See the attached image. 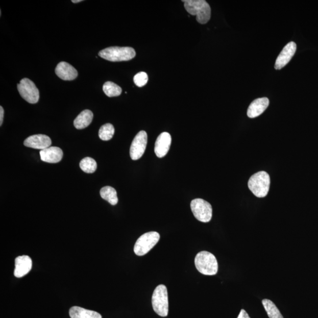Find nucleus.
<instances>
[{
	"label": "nucleus",
	"instance_id": "obj_15",
	"mask_svg": "<svg viewBox=\"0 0 318 318\" xmlns=\"http://www.w3.org/2000/svg\"><path fill=\"white\" fill-rule=\"evenodd\" d=\"M270 101L266 97L259 98L253 101L248 107L247 114L250 118H255L261 115L269 106Z\"/></svg>",
	"mask_w": 318,
	"mask_h": 318
},
{
	"label": "nucleus",
	"instance_id": "obj_8",
	"mask_svg": "<svg viewBox=\"0 0 318 318\" xmlns=\"http://www.w3.org/2000/svg\"><path fill=\"white\" fill-rule=\"evenodd\" d=\"M17 89L21 97L31 104H35L40 99L39 90L32 80L24 78L17 84Z\"/></svg>",
	"mask_w": 318,
	"mask_h": 318
},
{
	"label": "nucleus",
	"instance_id": "obj_18",
	"mask_svg": "<svg viewBox=\"0 0 318 318\" xmlns=\"http://www.w3.org/2000/svg\"><path fill=\"white\" fill-rule=\"evenodd\" d=\"M71 318H102L101 314L79 306H74L69 311Z\"/></svg>",
	"mask_w": 318,
	"mask_h": 318
},
{
	"label": "nucleus",
	"instance_id": "obj_5",
	"mask_svg": "<svg viewBox=\"0 0 318 318\" xmlns=\"http://www.w3.org/2000/svg\"><path fill=\"white\" fill-rule=\"evenodd\" d=\"M152 306L155 312L160 316L166 317L168 313V293L166 286L160 285L153 292Z\"/></svg>",
	"mask_w": 318,
	"mask_h": 318
},
{
	"label": "nucleus",
	"instance_id": "obj_10",
	"mask_svg": "<svg viewBox=\"0 0 318 318\" xmlns=\"http://www.w3.org/2000/svg\"><path fill=\"white\" fill-rule=\"evenodd\" d=\"M297 44L293 41L290 42L285 46L282 52L279 54L275 64L276 70H281L287 64H288L292 59L295 53L297 51Z\"/></svg>",
	"mask_w": 318,
	"mask_h": 318
},
{
	"label": "nucleus",
	"instance_id": "obj_1",
	"mask_svg": "<svg viewBox=\"0 0 318 318\" xmlns=\"http://www.w3.org/2000/svg\"><path fill=\"white\" fill-rule=\"evenodd\" d=\"M187 12L197 15V20L202 25L206 24L211 17V9L205 0H186L182 1Z\"/></svg>",
	"mask_w": 318,
	"mask_h": 318
},
{
	"label": "nucleus",
	"instance_id": "obj_12",
	"mask_svg": "<svg viewBox=\"0 0 318 318\" xmlns=\"http://www.w3.org/2000/svg\"><path fill=\"white\" fill-rule=\"evenodd\" d=\"M24 144L25 146L35 149L44 150L51 147L52 140L51 138L44 135H35L27 138Z\"/></svg>",
	"mask_w": 318,
	"mask_h": 318
},
{
	"label": "nucleus",
	"instance_id": "obj_14",
	"mask_svg": "<svg viewBox=\"0 0 318 318\" xmlns=\"http://www.w3.org/2000/svg\"><path fill=\"white\" fill-rule=\"evenodd\" d=\"M55 72L59 78L66 81L74 80L78 76V72L76 69L71 64L64 61L57 64Z\"/></svg>",
	"mask_w": 318,
	"mask_h": 318
},
{
	"label": "nucleus",
	"instance_id": "obj_27",
	"mask_svg": "<svg viewBox=\"0 0 318 318\" xmlns=\"http://www.w3.org/2000/svg\"><path fill=\"white\" fill-rule=\"evenodd\" d=\"M83 2L82 0H77V1H76V0H72V2L74 3H80V2Z\"/></svg>",
	"mask_w": 318,
	"mask_h": 318
},
{
	"label": "nucleus",
	"instance_id": "obj_22",
	"mask_svg": "<svg viewBox=\"0 0 318 318\" xmlns=\"http://www.w3.org/2000/svg\"><path fill=\"white\" fill-rule=\"evenodd\" d=\"M80 167L81 169L87 174H93L96 170L97 164L96 162L91 158H85L81 160L80 163Z\"/></svg>",
	"mask_w": 318,
	"mask_h": 318
},
{
	"label": "nucleus",
	"instance_id": "obj_4",
	"mask_svg": "<svg viewBox=\"0 0 318 318\" xmlns=\"http://www.w3.org/2000/svg\"><path fill=\"white\" fill-rule=\"evenodd\" d=\"M99 56L103 59L117 62V61H129L135 58V49L130 47H110L102 50Z\"/></svg>",
	"mask_w": 318,
	"mask_h": 318
},
{
	"label": "nucleus",
	"instance_id": "obj_24",
	"mask_svg": "<svg viewBox=\"0 0 318 318\" xmlns=\"http://www.w3.org/2000/svg\"><path fill=\"white\" fill-rule=\"evenodd\" d=\"M148 76L145 72H138L137 75L134 77V82L137 87H143L147 84L148 82Z\"/></svg>",
	"mask_w": 318,
	"mask_h": 318
},
{
	"label": "nucleus",
	"instance_id": "obj_20",
	"mask_svg": "<svg viewBox=\"0 0 318 318\" xmlns=\"http://www.w3.org/2000/svg\"><path fill=\"white\" fill-rule=\"evenodd\" d=\"M103 90L107 96L109 97H117L121 94V88L112 82H107L103 86Z\"/></svg>",
	"mask_w": 318,
	"mask_h": 318
},
{
	"label": "nucleus",
	"instance_id": "obj_19",
	"mask_svg": "<svg viewBox=\"0 0 318 318\" xmlns=\"http://www.w3.org/2000/svg\"><path fill=\"white\" fill-rule=\"evenodd\" d=\"M101 197L108 202L110 204L114 206L117 204L118 198L117 191L113 187L110 186L103 187L100 191Z\"/></svg>",
	"mask_w": 318,
	"mask_h": 318
},
{
	"label": "nucleus",
	"instance_id": "obj_6",
	"mask_svg": "<svg viewBox=\"0 0 318 318\" xmlns=\"http://www.w3.org/2000/svg\"><path fill=\"white\" fill-rule=\"evenodd\" d=\"M160 239L159 233L156 232H149L141 235L136 241L134 247V252L137 256L147 254Z\"/></svg>",
	"mask_w": 318,
	"mask_h": 318
},
{
	"label": "nucleus",
	"instance_id": "obj_2",
	"mask_svg": "<svg viewBox=\"0 0 318 318\" xmlns=\"http://www.w3.org/2000/svg\"><path fill=\"white\" fill-rule=\"evenodd\" d=\"M271 184L270 176L266 172H259L252 175L248 181V187L258 198L266 197Z\"/></svg>",
	"mask_w": 318,
	"mask_h": 318
},
{
	"label": "nucleus",
	"instance_id": "obj_21",
	"mask_svg": "<svg viewBox=\"0 0 318 318\" xmlns=\"http://www.w3.org/2000/svg\"><path fill=\"white\" fill-rule=\"evenodd\" d=\"M262 304L270 318H283L280 311L273 302L269 300H263Z\"/></svg>",
	"mask_w": 318,
	"mask_h": 318
},
{
	"label": "nucleus",
	"instance_id": "obj_13",
	"mask_svg": "<svg viewBox=\"0 0 318 318\" xmlns=\"http://www.w3.org/2000/svg\"><path fill=\"white\" fill-rule=\"evenodd\" d=\"M32 260L29 256H18L15 260L14 276L16 278H22L28 274L32 270Z\"/></svg>",
	"mask_w": 318,
	"mask_h": 318
},
{
	"label": "nucleus",
	"instance_id": "obj_25",
	"mask_svg": "<svg viewBox=\"0 0 318 318\" xmlns=\"http://www.w3.org/2000/svg\"><path fill=\"white\" fill-rule=\"evenodd\" d=\"M237 318H251L248 313L244 309L241 310L239 315Z\"/></svg>",
	"mask_w": 318,
	"mask_h": 318
},
{
	"label": "nucleus",
	"instance_id": "obj_7",
	"mask_svg": "<svg viewBox=\"0 0 318 318\" xmlns=\"http://www.w3.org/2000/svg\"><path fill=\"white\" fill-rule=\"evenodd\" d=\"M190 208L195 218L199 221L207 223L212 219V206L204 199H194L191 202Z\"/></svg>",
	"mask_w": 318,
	"mask_h": 318
},
{
	"label": "nucleus",
	"instance_id": "obj_9",
	"mask_svg": "<svg viewBox=\"0 0 318 318\" xmlns=\"http://www.w3.org/2000/svg\"><path fill=\"white\" fill-rule=\"evenodd\" d=\"M148 135L145 131H140L134 138L130 149V155L133 160H137L142 157L146 148Z\"/></svg>",
	"mask_w": 318,
	"mask_h": 318
},
{
	"label": "nucleus",
	"instance_id": "obj_16",
	"mask_svg": "<svg viewBox=\"0 0 318 318\" xmlns=\"http://www.w3.org/2000/svg\"><path fill=\"white\" fill-rule=\"evenodd\" d=\"M40 158L43 162L50 163H57L63 158L62 150L57 147H49L40 152Z\"/></svg>",
	"mask_w": 318,
	"mask_h": 318
},
{
	"label": "nucleus",
	"instance_id": "obj_17",
	"mask_svg": "<svg viewBox=\"0 0 318 318\" xmlns=\"http://www.w3.org/2000/svg\"><path fill=\"white\" fill-rule=\"evenodd\" d=\"M93 113L89 110H84L80 113L74 121V126L77 129H83L88 127L93 120Z\"/></svg>",
	"mask_w": 318,
	"mask_h": 318
},
{
	"label": "nucleus",
	"instance_id": "obj_26",
	"mask_svg": "<svg viewBox=\"0 0 318 318\" xmlns=\"http://www.w3.org/2000/svg\"><path fill=\"white\" fill-rule=\"evenodd\" d=\"M4 113H5V111L3 108V107H0V125H2L3 122V118H4Z\"/></svg>",
	"mask_w": 318,
	"mask_h": 318
},
{
	"label": "nucleus",
	"instance_id": "obj_11",
	"mask_svg": "<svg viewBox=\"0 0 318 318\" xmlns=\"http://www.w3.org/2000/svg\"><path fill=\"white\" fill-rule=\"evenodd\" d=\"M172 137L169 133L163 132L157 138L155 152L157 157L162 158L167 155L170 147Z\"/></svg>",
	"mask_w": 318,
	"mask_h": 318
},
{
	"label": "nucleus",
	"instance_id": "obj_23",
	"mask_svg": "<svg viewBox=\"0 0 318 318\" xmlns=\"http://www.w3.org/2000/svg\"><path fill=\"white\" fill-rule=\"evenodd\" d=\"M114 134V126L112 124H107L103 125L100 129L99 136L102 140L108 141L112 139Z\"/></svg>",
	"mask_w": 318,
	"mask_h": 318
},
{
	"label": "nucleus",
	"instance_id": "obj_3",
	"mask_svg": "<svg viewBox=\"0 0 318 318\" xmlns=\"http://www.w3.org/2000/svg\"><path fill=\"white\" fill-rule=\"evenodd\" d=\"M195 266L199 273L205 275H214L217 273V259L211 253L202 251L198 253L194 259Z\"/></svg>",
	"mask_w": 318,
	"mask_h": 318
}]
</instances>
